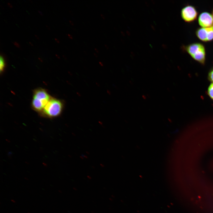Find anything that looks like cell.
<instances>
[{
  "mask_svg": "<svg viewBox=\"0 0 213 213\" xmlns=\"http://www.w3.org/2000/svg\"><path fill=\"white\" fill-rule=\"evenodd\" d=\"M5 66V62L3 57L1 56L0 57V72H3Z\"/></svg>",
  "mask_w": 213,
  "mask_h": 213,
  "instance_id": "ba28073f",
  "label": "cell"
},
{
  "mask_svg": "<svg viewBox=\"0 0 213 213\" xmlns=\"http://www.w3.org/2000/svg\"><path fill=\"white\" fill-rule=\"evenodd\" d=\"M197 37L204 42H208L213 40V26L197 28L196 31Z\"/></svg>",
  "mask_w": 213,
  "mask_h": 213,
  "instance_id": "5b68a950",
  "label": "cell"
},
{
  "mask_svg": "<svg viewBox=\"0 0 213 213\" xmlns=\"http://www.w3.org/2000/svg\"><path fill=\"white\" fill-rule=\"evenodd\" d=\"M11 201H12L13 202H14V203L15 202V201L14 200H12H12H11Z\"/></svg>",
  "mask_w": 213,
  "mask_h": 213,
  "instance_id": "30bf717a",
  "label": "cell"
},
{
  "mask_svg": "<svg viewBox=\"0 0 213 213\" xmlns=\"http://www.w3.org/2000/svg\"><path fill=\"white\" fill-rule=\"evenodd\" d=\"M207 93L209 96L213 100V83H212L209 85Z\"/></svg>",
  "mask_w": 213,
  "mask_h": 213,
  "instance_id": "52a82bcc",
  "label": "cell"
},
{
  "mask_svg": "<svg viewBox=\"0 0 213 213\" xmlns=\"http://www.w3.org/2000/svg\"><path fill=\"white\" fill-rule=\"evenodd\" d=\"M198 22L202 27L213 26V10L211 12H204L201 13L198 17Z\"/></svg>",
  "mask_w": 213,
  "mask_h": 213,
  "instance_id": "8992f818",
  "label": "cell"
},
{
  "mask_svg": "<svg viewBox=\"0 0 213 213\" xmlns=\"http://www.w3.org/2000/svg\"></svg>",
  "mask_w": 213,
  "mask_h": 213,
  "instance_id": "8fae6325",
  "label": "cell"
},
{
  "mask_svg": "<svg viewBox=\"0 0 213 213\" xmlns=\"http://www.w3.org/2000/svg\"><path fill=\"white\" fill-rule=\"evenodd\" d=\"M180 14L182 19L185 21L190 22L196 19L198 12L194 6L187 5L182 9Z\"/></svg>",
  "mask_w": 213,
  "mask_h": 213,
  "instance_id": "277c9868",
  "label": "cell"
},
{
  "mask_svg": "<svg viewBox=\"0 0 213 213\" xmlns=\"http://www.w3.org/2000/svg\"><path fill=\"white\" fill-rule=\"evenodd\" d=\"M63 106V104L60 100L51 99L43 108L42 114L50 118L57 117L61 113Z\"/></svg>",
  "mask_w": 213,
  "mask_h": 213,
  "instance_id": "3957f363",
  "label": "cell"
},
{
  "mask_svg": "<svg viewBox=\"0 0 213 213\" xmlns=\"http://www.w3.org/2000/svg\"><path fill=\"white\" fill-rule=\"evenodd\" d=\"M50 99L49 95L45 90L41 88L37 89L33 93L32 106L36 111L41 112Z\"/></svg>",
  "mask_w": 213,
  "mask_h": 213,
  "instance_id": "7a4b0ae2",
  "label": "cell"
},
{
  "mask_svg": "<svg viewBox=\"0 0 213 213\" xmlns=\"http://www.w3.org/2000/svg\"><path fill=\"white\" fill-rule=\"evenodd\" d=\"M184 48L194 59L202 64H205L206 52L203 44L199 42L193 43L185 46Z\"/></svg>",
  "mask_w": 213,
  "mask_h": 213,
  "instance_id": "6da1fadb",
  "label": "cell"
},
{
  "mask_svg": "<svg viewBox=\"0 0 213 213\" xmlns=\"http://www.w3.org/2000/svg\"><path fill=\"white\" fill-rule=\"evenodd\" d=\"M208 79L209 81L213 83V67L210 69L209 72Z\"/></svg>",
  "mask_w": 213,
  "mask_h": 213,
  "instance_id": "9c48e42d",
  "label": "cell"
}]
</instances>
